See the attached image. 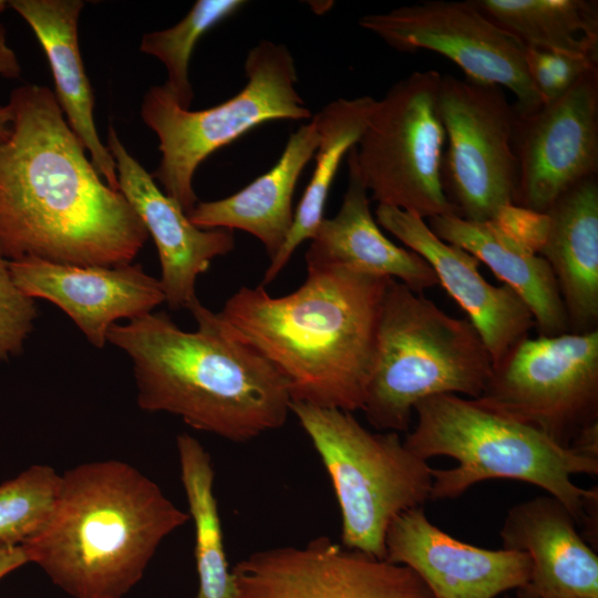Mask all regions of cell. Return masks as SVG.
<instances>
[{
  "instance_id": "obj_3",
  "label": "cell",
  "mask_w": 598,
  "mask_h": 598,
  "mask_svg": "<svg viewBox=\"0 0 598 598\" xmlns=\"http://www.w3.org/2000/svg\"><path fill=\"white\" fill-rule=\"evenodd\" d=\"M187 310L195 331L155 311L110 329L132 361L138 406L236 443L281 427L291 403L281 373L198 298Z\"/></svg>"
},
{
  "instance_id": "obj_8",
  "label": "cell",
  "mask_w": 598,
  "mask_h": 598,
  "mask_svg": "<svg viewBox=\"0 0 598 598\" xmlns=\"http://www.w3.org/2000/svg\"><path fill=\"white\" fill-rule=\"evenodd\" d=\"M245 73L241 91L206 110L181 107L165 84L152 86L143 97L141 116L156 134L162 154L151 175L186 214L198 203L195 172L210 154L262 123L311 118L296 90V65L286 45L261 40L248 52Z\"/></svg>"
},
{
  "instance_id": "obj_17",
  "label": "cell",
  "mask_w": 598,
  "mask_h": 598,
  "mask_svg": "<svg viewBox=\"0 0 598 598\" xmlns=\"http://www.w3.org/2000/svg\"><path fill=\"white\" fill-rule=\"evenodd\" d=\"M375 220L431 266L439 283L466 312L493 364L528 337L535 327L532 312L509 287L491 285L480 272L476 257L440 239L424 218L410 212L378 205Z\"/></svg>"
},
{
  "instance_id": "obj_4",
  "label": "cell",
  "mask_w": 598,
  "mask_h": 598,
  "mask_svg": "<svg viewBox=\"0 0 598 598\" xmlns=\"http://www.w3.org/2000/svg\"><path fill=\"white\" fill-rule=\"evenodd\" d=\"M189 518L136 467L94 461L63 472L49 520L21 546L72 598H123Z\"/></svg>"
},
{
  "instance_id": "obj_19",
  "label": "cell",
  "mask_w": 598,
  "mask_h": 598,
  "mask_svg": "<svg viewBox=\"0 0 598 598\" xmlns=\"http://www.w3.org/2000/svg\"><path fill=\"white\" fill-rule=\"evenodd\" d=\"M576 526L551 495L509 508L499 530L503 548L525 551L532 563L528 584L517 590L538 598H598V556Z\"/></svg>"
},
{
  "instance_id": "obj_27",
  "label": "cell",
  "mask_w": 598,
  "mask_h": 598,
  "mask_svg": "<svg viewBox=\"0 0 598 598\" xmlns=\"http://www.w3.org/2000/svg\"><path fill=\"white\" fill-rule=\"evenodd\" d=\"M181 481L195 527L196 598H237L226 558L221 524L214 494L215 471L209 453L194 436L176 439Z\"/></svg>"
},
{
  "instance_id": "obj_30",
  "label": "cell",
  "mask_w": 598,
  "mask_h": 598,
  "mask_svg": "<svg viewBox=\"0 0 598 598\" xmlns=\"http://www.w3.org/2000/svg\"><path fill=\"white\" fill-rule=\"evenodd\" d=\"M525 63L543 105L563 96L584 76L598 70V56L526 47Z\"/></svg>"
},
{
  "instance_id": "obj_23",
  "label": "cell",
  "mask_w": 598,
  "mask_h": 598,
  "mask_svg": "<svg viewBox=\"0 0 598 598\" xmlns=\"http://www.w3.org/2000/svg\"><path fill=\"white\" fill-rule=\"evenodd\" d=\"M431 230L484 262L532 312L539 336L569 332L556 278L547 261L501 220L472 221L455 215L427 218Z\"/></svg>"
},
{
  "instance_id": "obj_5",
  "label": "cell",
  "mask_w": 598,
  "mask_h": 598,
  "mask_svg": "<svg viewBox=\"0 0 598 598\" xmlns=\"http://www.w3.org/2000/svg\"><path fill=\"white\" fill-rule=\"evenodd\" d=\"M413 412L416 424L403 441L408 450L426 462L450 456L458 463L432 468L431 499L456 498L486 480H517L561 502L589 539L597 534L598 488H581L571 476L597 475L598 458L561 446L476 399L437 394L417 402Z\"/></svg>"
},
{
  "instance_id": "obj_36",
  "label": "cell",
  "mask_w": 598,
  "mask_h": 598,
  "mask_svg": "<svg viewBox=\"0 0 598 598\" xmlns=\"http://www.w3.org/2000/svg\"><path fill=\"white\" fill-rule=\"evenodd\" d=\"M504 598H513V597H512V596H509V595H506V596H504Z\"/></svg>"
},
{
  "instance_id": "obj_21",
  "label": "cell",
  "mask_w": 598,
  "mask_h": 598,
  "mask_svg": "<svg viewBox=\"0 0 598 598\" xmlns=\"http://www.w3.org/2000/svg\"><path fill=\"white\" fill-rule=\"evenodd\" d=\"M348 168L341 207L336 216L320 223L306 251V265L347 267L392 278L419 293L436 286L435 272L421 256L381 233L357 168L354 146L348 153Z\"/></svg>"
},
{
  "instance_id": "obj_6",
  "label": "cell",
  "mask_w": 598,
  "mask_h": 598,
  "mask_svg": "<svg viewBox=\"0 0 598 598\" xmlns=\"http://www.w3.org/2000/svg\"><path fill=\"white\" fill-rule=\"evenodd\" d=\"M492 367L467 319L447 315L423 293L391 279L362 411L379 431L408 432L417 402L437 394L478 399Z\"/></svg>"
},
{
  "instance_id": "obj_13",
  "label": "cell",
  "mask_w": 598,
  "mask_h": 598,
  "mask_svg": "<svg viewBox=\"0 0 598 598\" xmlns=\"http://www.w3.org/2000/svg\"><path fill=\"white\" fill-rule=\"evenodd\" d=\"M231 573L237 598H434L410 567L327 536L255 551Z\"/></svg>"
},
{
  "instance_id": "obj_32",
  "label": "cell",
  "mask_w": 598,
  "mask_h": 598,
  "mask_svg": "<svg viewBox=\"0 0 598 598\" xmlns=\"http://www.w3.org/2000/svg\"><path fill=\"white\" fill-rule=\"evenodd\" d=\"M20 74L21 65L18 56L8 44L6 27L0 23V76L18 79Z\"/></svg>"
},
{
  "instance_id": "obj_29",
  "label": "cell",
  "mask_w": 598,
  "mask_h": 598,
  "mask_svg": "<svg viewBox=\"0 0 598 598\" xmlns=\"http://www.w3.org/2000/svg\"><path fill=\"white\" fill-rule=\"evenodd\" d=\"M60 484L61 475L43 464L0 484V544L22 545L34 537L54 509Z\"/></svg>"
},
{
  "instance_id": "obj_26",
  "label": "cell",
  "mask_w": 598,
  "mask_h": 598,
  "mask_svg": "<svg viewBox=\"0 0 598 598\" xmlns=\"http://www.w3.org/2000/svg\"><path fill=\"white\" fill-rule=\"evenodd\" d=\"M526 48L598 56V2L594 0H471Z\"/></svg>"
},
{
  "instance_id": "obj_28",
  "label": "cell",
  "mask_w": 598,
  "mask_h": 598,
  "mask_svg": "<svg viewBox=\"0 0 598 598\" xmlns=\"http://www.w3.org/2000/svg\"><path fill=\"white\" fill-rule=\"evenodd\" d=\"M245 3L243 0H198L175 25L142 37L140 51L165 65L167 81L164 84L181 107L189 110L194 99L188 68L196 43Z\"/></svg>"
},
{
  "instance_id": "obj_1",
  "label": "cell",
  "mask_w": 598,
  "mask_h": 598,
  "mask_svg": "<svg viewBox=\"0 0 598 598\" xmlns=\"http://www.w3.org/2000/svg\"><path fill=\"white\" fill-rule=\"evenodd\" d=\"M148 233L94 168L45 85L0 105V255L9 261L132 264Z\"/></svg>"
},
{
  "instance_id": "obj_11",
  "label": "cell",
  "mask_w": 598,
  "mask_h": 598,
  "mask_svg": "<svg viewBox=\"0 0 598 598\" xmlns=\"http://www.w3.org/2000/svg\"><path fill=\"white\" fill-rule=\"evenodd\" d=\"M439 111L446 144L442 185L458 217L498 220L514 206L517 112L501 86L442 75Z\"/></svg>"
},
{
  "instance_id": "obj_24",
  "label": "cell",
  "mask_w": 598,
  "mask_h": 598,
  "mask_svg": "<svg viewBox=\"0 0 598 598\" xmlns=\"http://www.w3.org/2000/svg\"><path fill=\"white\" fill-rule=\"evenodd\" d=\"M318 143V128L311 118L289 136L274 167L226 198L198 202L187 214L189 220L203 229L247 231L260 240L271 260L291 228L296 184Z\"/></svg>"
},
{
  "instance_id": "obj_15",
  "label": "cell",
  "mask_w": 598,
  "mask_h": 598,
  "mask_svg": "<svg viewBox=\"0 0 598 598\" xmlns=\"http://www.w3.org/2000/svg\"><path fill=\"white\" fill-rule=\"evenodd\" d=\"M385 559L410 567L434 598H495L526 586L532 570L527 553L463 543L432 524L423 507L391 522Z\"/></svg>"
},
{
  "instance_id": "obj_16",
  "label": "cell",
  "mask_w": 598,
  "mask_h": 598,
  "mask_svg": "<svg viewBox=\"0 0 598 598\" xmlns=\"http://www.w3.org/2000/svg\"><path fill=\"white\" fill-rule=\"evenodd\" d=\"M9 266L27 296L55 305L97 349L118 320L153 312L165 302L159 279L138 264L83 266L28 258Z\"/></svg>"
},
{
  "instance_id": "obj_34",
  "label": "cell",
  "mask_w": 598,
  "mask_h": 598,
  "mask_svg": "<svg viewBox=\"0 0 598 598\" xmlns=\"http://www.w3.org/2000/svg\"><path fill=\"white\" fill-rule=\"evenodd\" d=\"M517 598H538V597H533L527 594H524L523 591L517 590Z\"/></svg>"
},
{
  "instance_id": "obj_12",
  "label": "cell",
  "mask_w": 598,
  "mask_h": 598,
  "mask_svg": "<svg viewBox=\"0 0 598 598\" xmlns=\"http://www.w3.org/2000/svg\"><path fill=\"white\" fill-rule=\"evenodd\" d=\"M359 24L398 51L439 53L462 69L468 80L506 87L516 97L518 116L543 105L527 73L525 47L471 0L422 1L363 16Z\"/></svg>"
},
{
  "instance_id": "obj_2",
  "label": "cell",
  "mask_w": 598,
  "mask_h": 598,
  "mask_svg": "<svg viewBox=\"0 0 598 598\" xmlns=\"http://www.w3.org/2000/svg\"><path fill=\"white\" fill-rule=\"evenodd\" d=\"M391 279L307 266L295 291L271 297L261 285L241 287L218 315L281 373L291 401L352 413L363 409Z\"/></svg>"
},
{
  "instance_id": "obj_14",
  "label": "cell",
  "mask_w": 598,
  "mask_h": 598,
  "mask_svg": "<svg viewBox=\"0 0 598 598\" xmlns=\"http://www.w3.org/2000/svg\"><path fill=\"white\" fill-rule=\"evenodd\" d=\"M514 206L543 215L580 181L598 175V70L557 100L518 116Z\"/></svg>"
},
{
  "instance_id": "obj_22",
  "label": "cell",
  "mask_w": 598,
  "mask_h": 598,
  "mask_svg": "<svg viewBox=\"0 0 598 598\" xmlns=\"http://www.w3.org/2000/svg\"><path fill=\"white\" fill-rule=\"evenodd\" d=\"M10 6L32 29L49 61L55 99L103 181L118 189L115 161L94 122V94L79 47L81 0H12Z\"/></svg>"
},
{
  "instance_id": "obj_33",
  "label": "cell",
  "mask_w": 598,
  "mask_h": 598,
  "mask_svg": "<svg viewBox=\"0 0 598 598\" xmlns=\"http://www.w3.org/2000/svg\"><path fill=\"white\" fill-rule=\"evenodd\" d=\"M28 563L29 557L21 545L0 544V579Z\"/></svg>"
},
{
  "instance_id": "obj_18",
  "label": "cell",
  "mask_w": 598,
  "mask_h": 598,
  "mask_svg": "<svg viewBox=\"0 0 598 598\" xmlns=\"http://www.w3.org/2000/svg\"><path fill=\"white\" fill-rule=\"evenodd\" d=\"M106 147L115 161L120 192L156 245L165 302L173 310L188 309L197 299V278L214 259L234 249V230L195 226L130 154L113 126L107 130Z\"/></svg>"
},
{
  "instance_id": "obj_25",
  "label": "cell",
  "mask_w": 598,
  "mask_h": 598,
  "mask_svg": "<svg viewBox=\"0 0 598 598\" xmlns=\"http://www.w3.org/2000/svg\"><path fill=\"white\" fill-rule=\"evenodd\" d=\"M377 100L369 95L338 99L315 115L319 143L316 166L301 200L293 213L289 234L278 254L270 260L261 286L272 282L295 250L310 240L322 221L330 186L346 154L355 146L368 124Z\"/></svg>"
},
{
  "instance_id": "obj_9",
  "label": "cell",
  "mask_w": 598,
  "mask_h": 598,
  "mask_svg": "<svg viewBox=\"0 0 598 598\" xmlns=\"http://www.w3.org/2000/svg\"><path fill=\"white\" fill-rule=\"evenodd\" d=\"M442 74L415 71L375 102L354 146L359 175L379 205L422 218L457 215L442 185L446 144L439 111Z\"/></svg>"
},
{
  "instance_id": "obj_20",
  "label": "cell",
  "mask_w": 598,
  "mask_h": 598,
  "mask_svg": "<svg viewBox=\"0 0 598 598\" xmlns=\"http://www.w3.org/2000/svg\"><path fill=\"white\" fill-rule=\"evenodd\" d=\"M537 245L556 278L569 332L598 329V175L567 189L543 214Z\"/></svg>"
},
{
  "instance_id": "obj_35",
  "label": "cell",
  "mask_w": 598,
  "mask_h": 598,
  "mask_svg": "<svg viewBox=\"0 0 598 598\" xmlns=\"http://www.w3.org/2000/svg\"><path fill=\"white\" fill-rule=\"evenodd\" d=\"M8 7V2L0 0V12L3 11Z\"/></svg>"
},
{
  "instance_id": "obj_31",
  "label": "cell",
  "mask_w": 598,
  "mask_h": 598,
  "mask_svg": "<svg viewBox=\"0 0 598 598\" xmlns=\"http://www.w3.org/2000/svg\"><path fill=\"white\" fill-rule=\"evenodd\" d=\"M37 318L35 300L19 288L9 260L0 255V360L22 352Z\"/></svg>"
},
{
  "instance_id": "obj_7",
  "label": "cell",
  "mask_w": 598,
  "mask_h": 598,
  "mask_svg": "<svg viewBox=\"0 0 598 598\" xmlns=\"http://www.w3.org/2000/svg\"><path fill=\"white\" fill-rule=\"evenodd\" d=\"M312 442L341 513V545L385 559V535L401 513L431 499L432 467L396 432L374 433L351 412L291 401Z\"/></svg>"
},
{
  "instance_id": "obj_10",
  "label": "cell",
  "mask_w": 598,
  "mask_h": 598,
  "mask_svg": "<svg viewBox=\"0 0 598 598\" xmlns=\"http://www.w3.org/2000/svg\"><path fill=\"white\" fill-rule=\"evenodd\" d=\"M476 400L573 448L598 425V329L522 339Z\"/></svg>"
}]
</instances>
